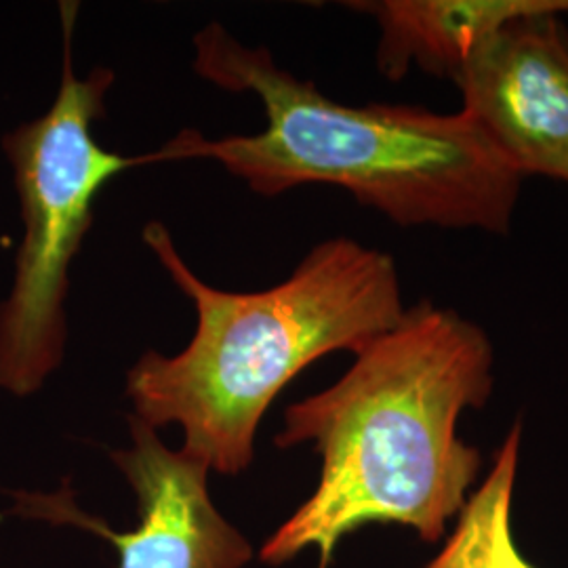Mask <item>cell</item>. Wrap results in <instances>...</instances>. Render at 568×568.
I'll return each mask as SVG.
<instances>
[{
  "label": "cell",
  "instance_id": "obj_1",
  "mask_svg": "<svg viewBox=\"0 0 568 568\" xmlns=\"http://www.w3.org/2000/svg\"><path fill=\"white\" fill-rule=\"evenodd\" d=\"M493 365L483 326L424 300L356 352L337 384L288 406L276 447L312 445L323 469L312 497L265 541V565L314 548L328 568L345 535L366 525H403L438 541L483 469L457 424L487 405Z\"/></svg>",
  "mask_w": 568,
  "mask_h": 568
},
{
  "label": "cell",
  "instance_id": "obj_2",
  "mask_svg": "<svg viewBox=\"0 0 568 568\" xmlns=\"http://www.w3.org/2000/svg\"><path fill=\"white\" fill-rule=\"evenodd\" d=\"M194 72L227 93H251L265 126L206 140L185 129L156 163L215 161L260 196L326 183L400 227L508 234L525 178L464 112L419 105H347L211 21L194 37Z\"/></svg>",
  "mask_w": 568,
  "mask_h": 568
},
{
  "label": "cell",
  "instance_id": "obj_3",
  "mask_svg": "<svg viewBox=\"0 0 568 568\" xmlns=\"http://www.w3.org/2000/svg\"><path fill=\"white\" fill-rule=\"evenodd\" d=\"M142 236L194 305L196 328L175 356L150 349L129 368L131 415L182 427L183 450L220 474L248 467L265 410L305 366L356 354L405 316L396 262L354 239L316 244L283 283L236 293L204 283L163 222Z\"/></svg>",
  "mask_w": 568,
  "mask_h": 568
},
{
  "label": "cell",
  "instance_id": "obj_4",
  "mask_svg": "<svg viewBox=\"0 0 568 568\" xmlns=\"http://www.w3.org/2000/svg\"><path fill=\"white\" fill-rule=\"evenodd\" d=\"M60 7L63 65L55 100L42 116L2 140L13 166L23 239L13 284L0 304V389L18 398L39 392L63 363L70 267L93 225L103 187L133 166L156 163L154 152L124 156L95 138L116 77L110 68L79 77L72 60L79 4Z\"/></svg>",
  "mask_w": 568,
  "mask_h": 568
},
{
  "label": "cell",
  "instance_id": "obj_5",
  "mask_svg": "<svg viewBox=\"0 0 568 568\" xmlns=\"http://www.w3.org/2000/svg\"><path fill=\"white\" fill-rule=\"evenodd\" d=\"M131 447L110 457L138 495L140 527L116 532L77 508L70 490L21 495L18 511L77 525L112 541L119 568H243L251 546L215 509L209 466L185 450H171L154 427L129 415Z\"/></svg>",
  "mask_w": 568,
  "mask_h": 568
},
{
  "label": "cell",
  "instance_id": "obj_6",
  "mask_svg": "<svg viewBox=\"0 0 568 568\" xmlns=\"http://www.w3.org/2000/svg\"><path fill=\"white\" fill-rule=\"evenodd\" d=\"M453 82L462 112L525 180L568 183V28L562 16L509 21Z\"/></svg>",
  "mask_w": 568,
  "mask_h": 568
},
{
  "label": "cell",
  "instance_id": "obj_7",
  "mask_svg": "<svg viewBox=\"0 0 568 568\" xmlns=\"http://www.w3.org/2000/svg\"><path fill=\"white\" fill-rule=\"evenodd\" d=\"M345 7L377 21L375 60L387 81H403L410 68L453 81L471 51L509 21L568 16V0H368Z\"/></svg>",
  "mask_w": 568,
  "mask_h": 568
},
{
  "label": "cell",
  "instance_id": "obj_8",
  "mask_svg": "<svg viewBox=\"0 0 568 568\" xmlns=\"http://www.w3.org/2000/svg\"><path fill=\"white\" fill-rule=\"evenodd\" d=\"M523 422L509 427L493 464L457 514L445 548L426 568H537L514 544L511 504L520 462Z\"/></svg>",
  "mask_w": 568,
  "mask_h": 568
}]
</instances>
